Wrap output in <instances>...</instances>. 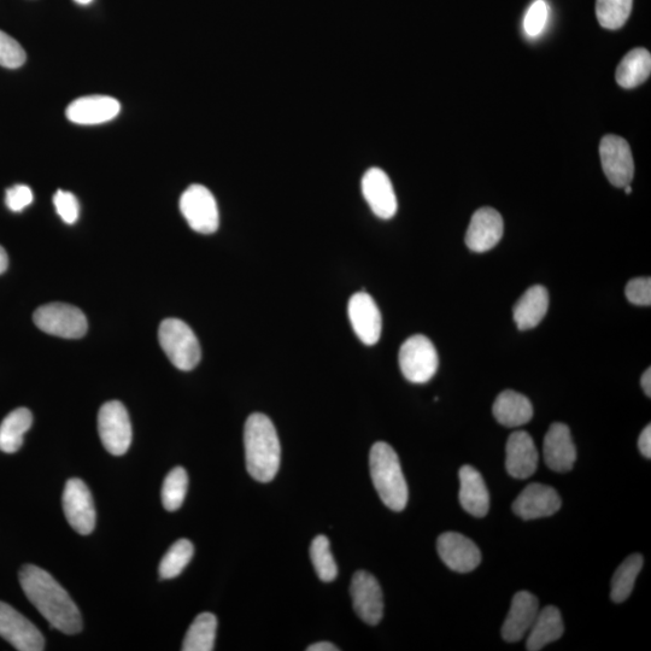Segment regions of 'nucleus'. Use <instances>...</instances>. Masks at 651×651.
Wrapping results in <instances>:
<instances>
[{
    "instance_id": "20e7f679",
    "label": "nucleus",
    "mask_w": 651,
    "mask_h": 651,
    "mask_svg": "<svg viewBox=\"0 0 651 651\" xmlns=\"http://www.w3.org/2000/svg\"><path fill=\"white\" fill-rule=\"evenodd\" d=\"M158 340L169 361L180 371H192L201 361V345L195 332L184 321L164 320L158 330Z\"/></svg>"
},
{
    "instance_id": "c03bdc74",
    "label": "nucleus",
    "mask_w": 651,
    "mask_h": 651,
    "mask_svg": "<svg viewBox=\"0 0 651 651\" xmlns=\"http://www.w3.org/2000/svg\"><path fill=\"white\" fill-rule=\"evenodd\" d=\"M626 195H631L632 193V187L630 185H627L624 187Z\"/></svg>"
},
{
    "instance_id": "72a5a7b5",
    "label": "nucleus",
    "mask_w": 651,
    "mask_h": 651,
    "mask_svg": "<svg viewBox=\"0 0 651 651\" xmlns=\"http://www.w3.org/2000/svg\"><path fill=\"white\" fill-rule=\"evenodd\" d=\"M26 52L10 35L0 31V66L17 69L26 62Z\"/></svg>"
},
{
    "instance_id": "a211bd4d",
    "label": "nucleus",
    "mask_w": 651,
    "mask_h": 651,
    "mask_svg": "<svg viewBox=\"0 0 651 651\" xmlns=\"http://www.w3.org/2000/svg\"><path fill=\"white\" fill-rule=\"evenodd\" d=\"M503 219L497 210L482 208L475 211L466 233V244L474 252H486L501 242Z\"/></svg>"
},
{
    "instance_id": "f03ea898",
    "label": "nucleus",
    "mask_w": 651,
    "mask_h": 651,
    "mask_svg": "<svg viewBox=\"0 0 651 651\" xmlns=\"http://www.w3.org/2000/svg\"><path fill=\"white\" fill-rule=\"evenodd\" d=\"M246 469L260 483H269L280 467L281 448L277 430L265 414L255 413L244 428Z\"/></svg>"
},
{
    "instance_id": "9b49d317",
    "label": "nucleus",
    "mask_w": 651,
    "mask_h": 651,
    "mask_svg": "<svg viewBox=\"0 0 651 651\" xmlns=\"http://www.w3.org/2000/svg\"><path fill=\"white\" fill-rule=\"evenodd\" d=\"M600 156L604 174L615 187H625L635 177V162L629 143L618 136H606L601 140Z\"/></svg>"
},
{
    "instance_id": "c9c22d12",
    "label": "nucleus",
    "mask_w": 651,
    "mask_h": 651,
    "mask_svg": "<svg viewBox=\"0 0 651 651\" xmlns=\"http://www.w3.org/2000/svg\"><path fill=\"white\" fill-rule=\"evenodd\" d=\"M57 214L67 225H74L79 219L80 205L73 193L58 190L54 197Z\"/></svg>"
},
{
    "instance_id": "6ab92c4d",
    "label": "nucleus",
    "mask_w": 651,
    "mask_h": 651,
    "mask_svg": "<svg viewBox=\"0 0 651 651\" xmlns=\"http://www.w3.org/2000/svg\"><path fill=\"white\" fill-rule=\"evenodd\" d=\"M541 611L535 595L529 591L516 594L510 606L506 621L502 626V637L508 643L521 641L530 631L537 615Z\"/></svg>"
},
{
    "instance_id": "f3484780",
    "label": "nucleus",
    "mask_w": 651,
    "mask_h": 651,
    "mask_svg": "<svg viewBox=\"0 0 651 651\" xmlns=\"http://www.w3.org/2000/svg\"><path fill=\"white\" fill-rule=\"evenodd\" d=\"M544 461L556 473L570 472L577 461V449L570 428L562 422L551 425L544 438Z\"/></svg>"
},
{
    "instance_id": "1a4fd4ad",
    "label": "nucleus",
    "mask_w": 651,
    "mask_h": 651,
    "mask_svg": "<svg viewBox=\"0 0 651 651\" xmlns=\"http://www.w3.org/2000/svg\"><path fill=\"white\" fill-rule=\"evenodd\" d=\"M64 515L70 526L82 536L90 535L96 527V509L91 491L80 479H70L63 491Z\"/></svg>"
},
{
    "instance_id": "9d476101",
    "label": "nucleus",
    "mask_w": 651,
    "mask_h": 651,
    "mask_svg": "<svg viewBox=\"0 0 651 651\" xmlns=\"http://www.w3.org/2000/svg\"><path fill=\"white\" fill-rule=\"evenodd\" d=\"M0 637L16 650L41 651L45 649V639L38 627L26 617L0 601Z\"/></svg>"
},
{
    "instance_id": "c85d7f7f",
    "label": "nucleus",
    "mask_w": 651,
    "mask_h": 651,
    "mask_svg": "<svg viewBox=\"0 0 651 651\" xmlns=\"http://www.w3.org/2000/svg\"><path fill=\"white\" fill-rule=\"evenodd\" d=\"M644 559L641 554H633L621 563L612 579L611 598L615 603H623L632 594L639 572L642 571Z\"/></svg>"
},
{
    "instance_id": "aec40b11",
    "label": "nucleus",
    "mask_w": 651,
    "mask_h": 651,
    "mask_svg": "<svg viewBox=\"0 0 651 651\" xmlns=\"http://www.w3.org/2000/svg\"><path fill=\"white\" fill-rule=\"evenodd\" d=\"M120 111L121 105L113 97L89 96L70 103L66 115L70 122L93 126L114 120Z\"/></svg>"
},
{
    "instance_id": "ea45409f",
    "label": "nucleus",
    "mask_w": 651,
    "mask_h": 651,
    "mask_svg": "<svg viewBox=\"0 0 651 651\" xmlns=\"http://www.w3.org/2000/svg\"><path fill=\"white\" fill-rule=\"evenodd\" d=\"M641 385L644 394L650 398L651 397V369L650 368H648L647 371L643 373L641 379Z\"/></svg>"
},
{
    "instance_id": "cd10ccee",
    "label": "nucleus",
    "mask_w": 651,
    "mask_h": 651,
    "mask_svg": "<svg viewBox=\"0 0 651 651\" xmlns=\"http://www.w3.org/2000/svg\"><path fill=\"white\" fill-rule=\"evenodd\" d=\"M217 631V619L214 614L202 613L193 621L187 631L184 651H211L214 650Z\"/></svg>"
},
{
    "instance_id": "7c9ffc66",
    "label": "nucleus",
    "mask_w": 651,
    "mask_h": 651,
    "mask_svg": "<svg viewBox=\"0 0 651 651\" xmlns=\"http://www.w3.org/2000/svg\"><path fill=\"white\" fill-rule=\"evenodd\" d=\"M189 489V475L183 467H175L164 479L162 503L168 512H175L183 506Z\"/></svg>"
},
{
    "instance_id": "79ce46f5",
    "label": "nucleus",
    "mask_w": 651,
    "mask_h": 651,
    "mask_svg": "<svg viewBox=\"0 0 651 651\" xmlns=\"http://www.w3.org/2000/svg\"><path fill=\"white\" fill-rule=\"evenodd\" d=\"M9 266V260H8V255L7 252L0 246V274H3L5 271H7Z\"/></svg>"
},
{
    "instance_id": "2eb2a0df",
    "label": "nucleus",
    "mask_w": 651,
    "mask_h": 651,
    "mask_svg": "<svg viewBox=\"0 0 651 651\" xmlns=\"http://www.w3.org/2000/svg\"><path fill=\"white\" fill-rule=\"evenodd\" d=\"M348 313L361 342L366 345L377 344L383 330V319L374 299L366 292L355 293L350 298Z\"/></svg>"
},
{
    "instance_id": "a878e982",
    "label": "nucleus",
    "mask_w": 651,
    "mask_h": 651,
    "mask_svg": "<svg viewBox=\"0 0 651 651\" xmlns=\"http://www.w3.org/2000/svg\"><path fill=\"white\" fill-rule=\"evenodd\" d=\"M650 73V52L645 49H635L630 51L620 62L615 78L621 87L630 90L647 81Z\"/></svg>"
},
{
    "instance_id": "5701e85b",
    "label": "nucleus",
    "mask_w": 651,
    "mask_h": 651,
    "mask_svg": "<svg viewBox=\"0 0 651 651\" xmlns=\"http://www.w3.org/2000/svg\"><path fill=\"white\" fill-rule=\"evenodd\" d=\"M549 309V292L544 286L530 287L513 309L516 326L520 331L531 330L541 324Z\"/></svg>"
},
{
    "instance_id": "dca6fc26",
    "label": "nucleus",
    "mask_w": 651,
    "mask_h": 651,
    "mask_svg": "<svg viewBox=\"0 0 651 651\" xmlns=\"http://www.w3.org/2000/svg\"><path fill=\"white\" fill-rule=\"evenodd\" d=\"M561 498L550 486L533 483L513 503V512L524 520L548 518L559 512Z\"/></svg>"
},
{
    "instance_id": "c756f323",
    "label": "nucleus",
    "mask_w": 651,
    "mask_h": 651,
    "mask_svg": "<svg viewBox=\"0 0 651 651\" xmlns=\"http://www.w3.org/2000/svg\"><path fill=\"white\" fill-rule=\"evenodd\" d=\"M195 548L189 539H179L163 556L158 568V573L162 579H173L180 576L192 560Z\"/></svg>"
},
{
    "instance_id": "393cba45",
    "label": "nucleus",
    "mask_w": 651,
    "mask_h": 651,
    "mask_svg": "<svg viewBox=\"0 0 651 651\" xmlns=\"http://www.w3.org/2000/svg\"><path fill=\"white\" fill-rule=\"evenodd\" d=\"M565 632V626L559 609L548 606L539 611L535 623L530 629L526 649L529 651L542 650L545 645L559 641Z\"/></svg>"
},
{
    "instance_id": "4468645a",
    "label": "nucleus",
    "mask_w": 651,
    "mask_h": 651,
    "mask_svg": "<svg viewBox=\"0 0 651 651\" xmlns=\"http://www.w3.org/2000/svg\"><path fill=\"white\" fill-rule=\"evenodd\" d=\"M362 193L379 219L390 220L397 213V197L389 175L383 169H368L362 178Z\"/></svg>"
},
{
    "instance_id": "473e14b6",
    "label": "nucleus",
    "mask_w": 651,
    "mask_h": 651,
    "mask_svg": "<svg viewBox=\"0 0 651 651\" xmlns=\"http://www.w3.org/2000/svg\"><path fill=\"white\" fill-rule=\"evenodd\" d=\"M310 559L320 580L331 583L338 576L336 560L332 555L330 541L326 536H318L310 545Z\"/></svg>"
},
{
    "instance_id": "423d86ee",
    "label": "nucleus",
    "mask_w": 651,
    "mask_h": 651,
    "mask_svg": "<svg viewBox=\"0 0 651 651\" xmlns=\"http://www.w3.org/2000/svg\"><path fill=\"white\" fill-rule=\"evenodd\" d=\"M39 330L64 339L85 336L89 324L79 308L64 303H50L40 307L33 315Z\"/></svg>"
},
{
    "instance_id": "37998d69",
    "label": "nucleus",
    "mask_w": 651,
    "mask_h": 651,
    "mask_svg": "<svg viewBox=\"0 0 651 651\" xmlns=\"http://www.w3.org/2000/svg\"><path fill=\"white\" fill-rule=\"evenodd\" d=\"M76 3L81 5H87L93 2V0H75Z\"/></svg>"
},
{
    "instance_id": "b1692460",
    "label": "nucleus",
    "mask_w": 651,
    "mask_h": 651,
    "mask_svg": "<svg viewBox=\"0 0 651 651\" xmlns=\"http://www.w3.org/2000/svg\"><path fill=\"white\" fill-rule=\"evenodd\" d=\"M492 413L501 425L520 427L533 418L532 403L524 395L512 390L503 391L498 395L492 407Z\"/></svg>"
},
{
    "instance_id": "f8f14e48",
    "label": "nucleus",
    "mask_w": 651,
    "mask_h": 651,
    "mask_svg": "<svg viewBox=\"0 0 651 651\" xmlns=\"http://www.w3.org/2000/svg\"><path fill=\"white\" fill-rule=\"evenodd\" d=\"M354 611L368 625H378L384 615V597L378 580L371 573H355L350 585Z\"/></svg>"
},
{
    "instance_id": "4be33fe9",
    "label": "nucleus",
    "mask_w": 651,
    "mask_h": 651,
    "mask_svg": "<svg viewBox=\"0 0 651 651\" xmlns=\"http://www.w3.org/2000/svg\"><path fill=\"white\" fill-rule=\"evenodd\" d=\"M460 503L475 518H484L490 509V494L477 469L463 466L460 469Z\"/></svg>"
},
{
    "instance_id": "2f4dec72",
    "label": "nucleus",
    "mask_w": 651,
    "mask_h": 651,
    "mask_svg": "<svg viewBox=\"0 0 651 651\" xmlns=\"http://www.w3.org/2000/svg\"><path fill=\"white\" fill-rule=\"evenodd\" d=\"M633 0H596V17L603 28L619 29L631 15Z\"/></svg>"
},
{
    "instance_id": "0eeeda50",
    "label": "nucleus",
    "mask_w": 651,
    "mask_h": 651,
    "mask_svg": "<svg viewBox=\"0 0 651 651\" xmlns=\"http://www.w3.org/2000/svg\"><path fill=\"white\" fill-rule=\"evenodd\" d=\"M99 437L108 453L125 455L132 443V425L127 409L119 401L105 403L98 414Z\"/></svg>"
},
{
    "instance_id": "39448f33",
    "label": "nucleus",
    "mask_w": 651,
    "mask_h": 651,
    "mask_svg": "<svg viewBox=\"0 0 651 651\" xmlns=\"http://www.w3.org/2000/svg\"><path fill=\"white\" fill-rule=\"evenodd\" d=\"M398 360L404 378L413 384L428 383L437 373L439 365L436 348L422 334H416L403 343Z\"/></svg>"
},
{
    "instance_id": "bb28decb",
    "label": "nucleus",
    "mask_w": 651,
    "mask_h": 651,
    "mask_svg": "<svg viewBox=\"0 0 651 651\" xmlns=\"http://www.w3.org/2000/svg\"><path fill=\"white\" fill-rule=\"evenodd\" d=\"M33 424V415L27 408L11 412L0 425V451L15 454L23 444V437Z\"/></svg>"
},
{
    "instance_id": "e433bc0d",
    "label": "nucleus",
    "mask_w": 651,
    "mask_h": 651,
    "mask_svg": "<svg viewBox=\"0 0 651 651\" xmlns=\"http://www.w3.org/2000/svg\"><path fill=\"white\" fill-rule=\"evenodd\" d=\"M626 298L635 306L649 307L651 304L650 278H636L629 281L625 289Z\"/></svg>"
},
{
    "instance_id": "f257e3e1",
    "label": "nucleus",
    "mask_w": 651,
    "mask_h": 651,
    "mask_svg": "<svg viewBox=\"0 0 651 651\" xmlns=\"http://www.w3.org/2000/svg\"><path fill=\"white\" fill-rule=\"evenodd\" d=\"M20 584L28 600L51 627L66 635L81 632L82 618L78 606L49 572L34 565L23 566Z\"/></svg>"
},
{
    "instance_id": "ddd939ff",
    "label": "nucleus",
    "mask_w": 651,
    "mask_h": 651,
    "mask_svg": "<svg viewBox=\"0 0 651 651\" xmlns=\"http://www.w3.org/2000/svg\"><path fill=\"white\" fill-rule=\"evenodd\" d=\"M438 554L451 571L469 573L482 562L477 544L461 533H443L437 541Z\"/></svg>"
},
{
    "instance_id": "a19ab883",
    "label": "nucleus",
    "mask_w": 651,
    "mask_h": 651,
    "mask_svg": "<svg viewBox=\"0 0 651 651\" xmlns=\"http://www.w3.org/2000/svg\"><path fill=\"white\" fill-rule=\"evenodd\" d=\"M339 648L330 642H319L310 645L308 651H338Z\"/></svg>"
},
{
    "instance_id": "58836bf2",
    "label": "nucleus",
    "mask_w": 651,
    "mask_h": 651,
    "mask_svg": "<svg viewBox=\"0 0 651 651\" xmlns=\"http://www.w3.org/2000/svg\"><path fill=\"white\" fill-rule=\"evenodd\" d=\"M638 448L647 459H651V426L644 428L641 436L638 438Z\"/></svg>"
},
{
    "instance_id": "4c0bfd02",
    "label": "nucleus",
    "mask_w": 651,
    "mask_h": 651,
    "mask_svg": "<svg viewBox=\"0 0 651 651\" xmlns=\"http://www.w3.org/2000/svg\"><path fill=\"white\" fill-rule=\"evenodd\" d=\"M33 192L26 185H15L7 191V196H5V203L7 207L14 211V213H20V211L25 210L28 205L33 203Z\"/></svg>"
},
{
    "instance_id": "6e6552de",
    "label": "nucleus",
    "mask_w": 651,
    "mask_h": 651,
    "mask_svg": "<svg viewBox=\"0 0 651 651\" xmlns=\"http://www.w3.org/2000/svg\"><path fill=\"white\" fill-rule=\"evenodd\" d=\"M180 210L193 231L213 234L219 228V208L213 193L207 187L190 186L180 198Z\"/></svg>"
},
{
    "instance_id": "412c9836",
    "label": "nucleus",
    "mask_w": 651,
    "mask_h": 651,
    "mask_svg": "<svg viewBox=\"0 0 651 651\" xmlns=\"http://www.w3.org/2000/svg\"><path fill=\"white\" fill-rule=\"evenodd\" d=\"M506 454V468L510 477L527 479L537 471L538 450L529 433L516 431L510 434Z\"/></svg>"
},
{
    "instance_id": "7ed1b4c3",
    "label": "nucleus",
    "mask_w": 651,
    "mask_h": 651,
    "mask_svg": "<svg viewBox=\"0 0 651 651\" xmlns=\"http://www.w3.org/2000/svg\"><path fill=\"white\" fill-rule=\"evenodd\" d=\"M369 468L380 500L394 512H402L408 503V485L394 448L385 442L375 443L369 454Z\"/></svg>"
},
{
    "instance_id": "f704fd0d",
    "label": "nucleus",
    "mask_w": 651,
    "mask_h": 651,
    "mask_svg": "<svg viewBox=\"0 0 651 651\" xmlns=\"http://www.w3.org/2000/svg\"><path fill=\"white\" fill-rule=\"evenodd\" d=\"M548 14L547 3L544 0H536L525 16L524 28L527 35L537 37V35L541 34L545 25H547Z\"/></svg>"
}]
</instances>
